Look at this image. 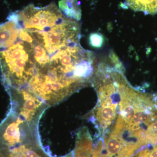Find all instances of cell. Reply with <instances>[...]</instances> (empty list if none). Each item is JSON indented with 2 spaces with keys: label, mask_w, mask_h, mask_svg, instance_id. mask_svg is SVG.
I'll return each mask as SVG.
<instances>
[{
  "label": "cell",
  "mask_w": 157,
  "mask_h": 157,
  "mask_svg": "<svg viewBox=\"0 0 157 157\" xmlns=\"http://www.w3.org/2000/svg\"><path fill=\"white\" fill-rule=\"evenodd\" d=\"M15 40L0 50L5 87L33 94L48 104H58L81 89L98 60L80 44L81 28L54 3L33 4L16 11Z\"/></svg>",
  "instance_id": "6da1fadb"
},
{
  "label": "cell",
  "mask_w": 157,
  "mask_h": 157,
  "mask_svg": "<svg viewBox=\"0 0 157 157\" xmlns=\"http://www.w3.org/2000/svg\"><path fill=\"white\" fill-rule=\"evenodd\" d=\"M8 114L0 124V150L7 157H36L45 151L38 124L45 109L31 101L11 102Z\"/></svg>",
  "instance_id": "7a4b0ae2"
},
{
  "label": "cell",
  "mask_w": 157,
  "mask_h": 157,
  "mask_svg": "<svg viewBox=\"0 0 157 157\" xmlns=\"http://www.w3.org/2000/svg\"><path fill=\"white\" fill-rule=\"evenodd\" d=\"M95 90L98 93V101L92 111L93 115L90 119L100 128L99 134L102 135V137L117 117L119 95L117 89L112 84L101 85Z\"/></svg>",
  "instance_id": "3957f363"
},
{
  "label": "cell",
  "mask_w": 157,
  "mask_h": 157,
  "mask_svg": "<svg viewBox=\"0 0 157 157\" xmlns=\"http://www.w3.org/2000/svg\"><path fill=\"white\" fill-rule=\"evenodd\" d=\"M93 140L86 127L78 130L72 157H92Z\"/></svg>",
  "instance_id": "277c9868"
},
{
  "label": "cell",
  "mask_w": 157,
  "mask_h": 157,
  "mask_svg": "<svg viewBox=\"0 0 157 157\" xmlns=\"http://www.w3.org/2000/svg\"><path fill=\"white\" fill-rule=\"evenodd\" d=\"M8 21L0 25V50L7 48L13 43L17 32L16 21L8 17Z\"/></svg>",
  "instance_id": "5b68a950"
},
{
  "label": "cell",
  "mask_w": 157,
  "mask_h": 157,
  "mask_svg": "<svg viewBox=\"0 0 157 157\" xmlns=\"http://www.w3.org/2000/svg\"><path fill=\"white\" fill-rule=\"evenodd\" d=\"M128 8L135 11H140L147 14L157 13V0H125Z\"/></svg>",
  "instance_id": "8992f818"
},
{
  "label": "cell",
  "mask_w": 157,
  "mask_h": 157,
  "mask_svg": "<svg viewBox=\"0 0 157 157\" xmlns=\"http://www.w3.org/2000/svg\"><path fill=\"white\" fill-rule=\"evenodd\" d=\"M59 7L63 14L68 18L76 21L81 19V10L77 0H60Z\"/></svg>",
  "instance_id": "52a82bcc"
},
{
  "label": "cell",
  "mask_w": 157,
  "mask_h": 157,
  "mask_svg": "<svg viewBox=\"0 0 157 157\" xmlns=\"http://www.w3.org/2000/svg\"><path fill=\"white\" fill-rule=\"evenodd\" d=\"M90 45L95 48H100L104 44V39L103 36L99 33H93L89 38Z\"/></svg>",
  "instance_id": "ba28073f"
},
{
  "label": "cell",
  "mask_w": 157,
  "mask_h": 157,
  "mask_svg": "<svg viewBox=\"0 0 157 157\" xmlns=\"http://www.w3.org/2000/svg\"><path fill=\"white\" fill-rule=\"evenodd\" d=\"M0 157H6L1 150H0Z\"/></svg>",
  "instance_id": "9c48e42d"
}]
</instances>
